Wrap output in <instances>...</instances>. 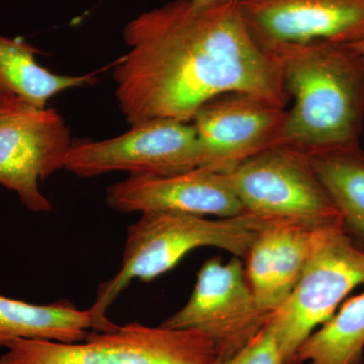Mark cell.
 <instances>
[{
	"label": "cell",
	"instance_id": "5b68a950",
	"mask_svg": "<svg viewBox=\"0 0 364 364\" xmlns=\"http://www.w3.org/2000/svg\"><path fill=\"white\" fill-rule=\"evenodd\" d=\"M360 286H364V251L345 234L341 222L318 228L301 277L268 322L284 364H294L301 344Z\"/></svg>",
	"mask_w": 364,
	"mask_h": 364
},
{
	"label": "cell",
	"instance_id": "ba28073f",
	"mask_svg": "<svg viewBox=\"0 0 364 364\" xmlns=\"http://www.w3.org/2000/svg\"><path fill=\"white\" fill-rule=\"evenodd\" d=\"M272 314L258 306L241 258L205 261L188 303L162 322L167 329H193L212 340L218 360L232 358L267 325Z\"/></svg>",
	"mask_w": 364,
	"mask_h": 364
},
{
	"label": "cell",
	"instance_id": "8fae6325",
	"mask_svg": "<svg viewBox=\"0 0 364 364\" xmlns=\"http://www.w3.org/2000/svg\"><path fill=\"white\" fill-rule=\"evenodd\" d=\"M107 203L119 213L172 212L217 218L244 214L229 173L205 167L169 176H129L107 188Z\"/></svg>",
	"mask_w": 364,
	"mask_h": 364
},
{
	"label": "cell",
	"instance_id": "5bb4252c",
	"mask_svg": "<svg viewBox=\"0 0 364 364\" xmlns=\"http://www.w3.org/2000/svg\"><path fill=\"white\" fill-rule=\"evenodd\" d=\"M39 53L23 39L0 33V107L26 105L45 109L63 91L85 87L97 80L95 74L61 75L41 65Z\"/></svg>",
	"mask_w": 364,
	"mask_h": 364
},
{
	"label": "cell",
	"instance_id": "e0dca14e",
	"mask_svg": "<svg viewBox=\"0 0 364 364\" xmlns=\"http://www.w3.org/2000/svg\"><path fill=\"white\" fill-rule=\"evenodd\" d=\"M363 364L364 293L347 299L299 347L294 364Z\"/></svg>",
	"mask_w": 364,
	"mask_h": 364
},
{
	"label": "cell",
	"instance_id": "4fadbf2b",
	"mask_svg": "<svg viewBox=\"0 0 364 364\" xmlns=\"http://www.w3.org/2000/svg\"><path fill=\"white\" fill-rule=\"evenodd\" d=\"M318 228L269 220L256 236L244 267L249 287L265 312L272 315L293 291L310 258Z\"/></svg>",
	"mask_w": 364,
	"mask_h": 364
},
{
	"label": "cell",
	"instance_id": "9a60e30c",
	"mask_svg": "<svg viewBox=\"0 0 364 364\" xmlns=\"http://www.w3.org/2000/svg\"><path fill=\"white\" fill-rule=\"evenodd\" d=\"M303 152L338 210L345 234L364 251V151L352 144Z\"/></svg>",
	"mask_w": 364,
	"mask_h": 364
},
{
	"label": "cell",
	"instance_id": "9c48e42d",
	"mask_svg": "<svg viewBox=\"0 0 364 364\" xmlns=\"http://www.w3.org/2000/svg\"><path fill=\"white\" fill-rule=\"evenodd\" d=\"M65 119L52 107L21 105L0 117V186L35 213L51 212L40 182L64 168L72 146Z\"/></svg>",
	"mask_w": 364,
	"mask_h": 364
},
{
	"label": "cell",
	"instance_id": "3957f363",
	"mask_svg": "<svg viewBox=\"0 0 364 364\" xmlns=\"http://www.w3.org/2000/svg\"><path fill=\"white\" fill-rule=\"evenodd\" d=\"M268 221L248 213L218 219L182 213H142L139 221L128 228L119 272L100 287L90 309L97 331L117 328L107 318V310L134 279H157L202 247L223 249L244 259Z\"/></svg>",
	"mask_w": 364,
	"mask_h": 364
},
{
	"label": "cell",
	"instance_id": "6da1fadb",
	"mask_svg": "<svg viewBox=\"0 0 364 364\" xmlns=\"http://www.w3.org/2000/svg\"><path fill=\"white\" fill-rule=\"evenodd\" d=\"M124 41L128 52L112 76L131 126L156 119L191 123L222 95H249L282 109L291 98L279 62L254 38L240 0H170L129 21Z\"/></svg>",
	"mask_w": 364,
	"mask_h": 364
},
{
	"label": "cell",
	"instance_id": "ac0fdd59",
	"mask_svg": "<svg viewBox=\"0 0 364 364\" xmlns=\"http://www.w3.org/2000/svg\"><path fill=\"white\" fill-rule=\"evenodd\" d=\"M215 364H284V358L267 323L240 351L232 358L218 360Z\"/></svg>",
	"mask_w": 364,
	"mask_h": 364
},
{
	"label": "cell",
	"instance_id": "30bf717a",
	"mask_svg": "<svg viewBox=\"0 0 364 364\" xmlns=\"http://www.w3.org/2000/svg\"><path fill=\"white\" fill-rule=\"evenodd\" d=\"M287 112L245 95L210 100L191 121L200 142V167L230 172L249 158L279 146Z\"/></svg>",
	"mask_w": 364,
	"mask_h": 364
},
{
	"label": "cell",
	"instance_id": "52a82bcc",
	"mask_svg": "<svg viewBox=\"0 0 364 364\" xmlns=\"http://www.w3.org/2000/svg\"><path fill=\"white\" fill-rule=\"evenodd\" d=\"M200 166V142L193 124L156 119L134 124L107 140L72 144L64 169L91 178L111 172L169 176Z\"/></svg>",
	"mask_w": 364,
	"mask_h": 364
},
{
	"label": "cell",
	"instance_id": "8992f818",
	"mask_svg": "<svg viewBox=\"0 0 364 364\" xmlns=\"http://www.w3.org/2000/svg\"><path fill=\"white\" fill-rule=\"evenodd\" d=\"M228 173L244 213L315 228L341 222L303 151L274 146Z\"/></svg>",
	"mask_w": 364,
	"mask_h": 364
},
{
	"label": "cell",
	"instance_id": "2e32d148",
	"mask_svg": "<svg viewBox=\"0 0 364 364\" xmlns=\"http://www.w3.org/2000/svg\"><path fill=\"white\" fill-rule=\"evenodd\" d=\"M97 331L90 309L79 310L70 303L33 305L0 294V346L20 339H41L76 343Z\"/></svg>",
	"mask_w": 364,
	"mask_h": 364
},
{
	"label": "cell",
	"instance_id": "d6986e66",
	"mask_svg": "<svg viewBox=\"0 0 364 364\" xmlns=\"http://www.w3.org/2000/svg\"><path fill=\"white\" fill-rule=\"evenodd\" d=\"M350 46L351 47H353L354 49H355L356 51H358L364 58V39L359 41L358 43H354V44Z\"/></svg>",
	"mask_w": 364,
	"mask_h": 364
},
{
	"label": "cell",
	"instance_id": "277c9868",
	"mask_svg": "<svg viewBox=\"0 0 364 364\" xmlns=\"http://www.w3.org/2000/svg\"><path fill=\"white\" fill-rule=\"evenodd\" d=\"M0 364H215L212 340L193 329L149 327L139 322L112 331H91L85 340L62 343L20 339L7 345Z\"/></svg>",
	"mask_w": 364,
	"mask_h": 364
},
{
	"label": "cell",
	"instance_id": "ffe728a7",
	"mask_svg": "<svg viewBox=\"0 0 364 364\" xmlns=\"http://www.w3.org/2000/svg\"><path fill=\"white\" fill-rule=\"evenodd\" d=\"M196 6H207V4H215V2L222 1V0H191Z\"/></svg>",
	"mask_w": 364,
	"mask_h": 364
},
{
	"label": "cell",
	"instance_id": "44dd1931",
	"mask_svg": "<svg viewBox=\"0 0 364 364\" xmlns=\"http://www.w3.org/2000/svg\"><path fill=\"white\" fill-rule=\"evenodd\" d=\"M20 105H14V107H0V117L4 116V114H7V112L13 111L16 107H20Z\"/></svg>",
	"mask_w": 364,
	"mask_h": 364
},
{
	"label": "cell",
	"instance_id": "7a4b0ae2",
	"mask_svg": "<svg viewBox=\"0 0 364 364\" xmlns=\"http://www.w3.org/2000/svg\"><path fill=\"white\" fill-rule=\"evenodd\" d=\"M279 62L294 97L279 145L301 151L359 144L364 124V58L326 41L262 46Z\"/></svg>",
	"mask_w": 364,
	"mask_h": 364
},
{
	"label": "cell",
	"instance_id": "7c38bea8",
	"mask_svg": "<svg viewBox=\"0 0 364 364\" xmlns=\"http://www.w3.org/2000/svg\"><path fill=\"white\" fill-rule=\"evenodd\" d=\"M251 33L262 46L364 39V0H240Z\"/></svg>",
	"mask_w": 364,
	"mask_h": 364
}]
</instances>
